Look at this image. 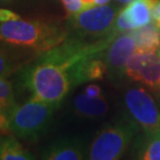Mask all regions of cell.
I'll return each mask as SVG.
<instances>
[{"label": "cell", "mask_w": 160, "mask_h": 160, "mask_svg": "<svg viewBox=\"0 0 160 160\" xmlns=\"http://www.w3.org/2000/svg\"><path fill=\"white\" fill-rule=\"evenodd\" d=\"M17 69V64L8 50L0 47V76L8 77Z\"/></svg>", "instance_id": "2e32d148"}, {"label": "cell", "mask_w": 160, "mask_h": 160, "mask_svg": "<svg viewBox=\"0 0 160 160\" xmlns=\"http://www.w3.org/2000/svg\"><path fill=\"white\" fill-rule=\"evenodd\" d=\"M134 157L142 160H160V133L145 134L134 145Z\"/></svg>", "instance_id": "4fadbf2b"}, {"label": "cell", "mask_w": 160, "mask_h": 160, "mask_svg": "<svg viewBox=\"0 0 160 160\" xmlns=\"http://www.w3.org/2000/svg\"><path fill=\"white\" fill-rule=\"evenodd\" d=\"M72 109L78 117L85 119H98L107 113L108 104L104 95L93 98L87 96L84 91L78 94L73 99Z\"/></svg>", "instance_id": "30bf717a"}, {"label": "cell", "mask_w": 160, "mask_h": 160, "mask_svg": "<svg viewBox=\"0 0 160 160\" xmlns=\"http://www.w3.org/2000/svg\"><path fill=\"white\" fill-rule=\"evenodd\" d=\"M58 106L33 98L22 105H17L9 113L11 132L24 141H38L50 126Z\"/></svg>", "instance_id": "3957f363"}, {"label": "cell", "mask_w": 160, "mask_h": 160, "mask_svg": "<svg viewBox=\"0 0 160 160\" xmlns=\"http://www.w3.org/2000/svg\"><path fill=\"white\" fill-rule=\"evenodd\" d=\"M152 19V23H154L156 27L160 30V0H157L153 6Z\"/></svg>", "instance_id": "44dd1931"}, {"label": "cell", "mask_w": 160, "mask_h": 160, "mask_svg": "<svg viewBox=\"0 0 160 160\" xmlns=\"http://www.w3.org/2000/svg\"><path fill=\"white\" fill-rule=\"evenodd\" d=\"M68 32L55 23L23 20L0 23V43L18 48L46 52L66 40Z\"/></svg>", "instance_id": "7a4b0ae2"}, {"label": "cell", "mask_w": 160, "mask_h": 160, "mask_svg": "<svg viewBox=\"0 0 160 160\" xmlns=\"http://www.w3.org/2000/svg\"><path fill=\"white\" fill-rule=\"evenodd\" d=\"M138 127L131 121L110 125L93 138L87 153V159L117 160L125 154L134 138Z\"/></svg>", "instance_id": "277c9868"}, {"label": "cell", "mask_w": 160, "mask_h": 160, "mask_svg": "<svg viewBox=\"0 0 160 160\" xmlns=\"http://www.w3.org/2000/svg\"><path fill=\"white\" fill-rule=\"evenodd\" d=\"M47 160H82L87 159L83 142L78 138H63L49 146L42 155Z\"/></svg>", "instance_id": "9c48e42d"}, {"label": "cell", "mask_w": 160, "mask_h": 160, "mask_svg": "<svg viewBox=\"0 0 160 160\" xmlns=\"http://www.w3.org/2000/svg\"><path fill=\"white\" fill-rule=\"evenodd\" d=\"M124 76L150 91H160V49L133 52L126 62Z\"/></svg>", "instance_id": "52a82bcc"}, {"label": "cell", "mask_w": 160, "mask_h": 160, "mask_svg": "<svg viewBox=\"0 0 160 160\" xmlns=\"http://www.w3.org/2000/svg\"><path fill=\"white\" fill-rule=\"evenodd\" d=\"M11 132V127H9V115L5 112L0 110V133L8 134Z\"/></svg>", "instance_id": "d6986e66"}, {"label": "cell", "mask_w": 160, "mask_h": 160, "mask_svg": "<svg viewBox=\"0 0 160 160\" xmlns=\"http://www.w3.org/2000/svg\"><path fill=\"white\" fill-rule=\"evenodd\" d=\"M135 43V51L150 52L160 49V30L154 23L130 31Z\"/></svg>", "instance_id": "7c38bea8"}, {"label": "cell", "mask_w": 160, "mask_h": 160, "mask_svg": "<svg viewBox=\"0 0 160 160\" xmlns=\"http://www.w3.org/2000/svg\"><path fill=\"white\" fill-rule=\"evenodd\" d=\"M84 93L89 97H93V98H97V97H101L103 96V91L102 88H101L98 84L95 83H91L89 86H87L85 88Z\"/></svg>", "instance_id": "ffe728a7"}, {"label": "cell", "mask_w": 160, "mask_h": 160, "mask_svg": "<svg viewBox=\"0 0 160 160\" xmlns=\"http://www.w3.org/2000/svg\"><path fill=\"white\" fill-rule=\"evenodd\" d=\"M12 1H13V0H0V5H2V4H8V3L12 2Z\"/></svg>", "instance_id": "d4e9b609"}, {"label": "cell", "mask_w": 160, "mask_h": 160, "mask_svg": "<svg viewBox=\"0 0 160 160\" xmlns=\"http://www.w3.org/2000/svg\"><path fill=\"white\" fill-rule=\"evenodd\" d=\"M116 1H118L119 3H121V4L123 5H127L128 3H130L132 0H116Z\"/></svg>", "instance_id": "cb8c5ba5"}, {"label": "cell", "mask_w": 160, "mask_h": 160, "mask_svg": "<svg viewBox=\"0 0 160 160\" xmlns=\"http://www.w3.org/2000/svg\"><path fill=\"white\" fill-rule=\"evenodd\" d=\"M133 52H135V43L130 31L115 36L104 52L108 77L111 80L120 81L125 78V64Z\"/></svg>", "instance_id": "ba28073f"}, {"label": "cell", "mask_w": 160, "mask_h": 160, "mask_svg": "<svg viewBox=\"0 0 160 160\" xmlns=\"http://www.w3.org/2000/svg\"><path fill=\"white\" fill-rule=\"evenodd\" d=\"M82 4H83L84 8H92V6H95V2L96 0H81Z\"/></svg>", "instance_id": "7402d4cb"}, {"label": "cell", "mask_w": 160, "mask_h": 160, "mask_svg": "<svg viewBox=\"0 0 160 160\" xmlns=\"http://www.w3.org/2000/svg\"><path fill=\"white\" fill-rule=\"evenodd\" d=\"M110 1H112V0H96L95 5H105V4H108Z\"/></svg>", "instance_id": "603a6c76"}, {"label": "cell", "mask_w": 160, "mask_h": 160, "mask_svg": "<svg viewBox=\"0 0 160 160\" xmlns=\"http://www.w3.org/2000/svg\"><path fill=\"white\" fill-rule=\"evenodd\" d=\"M18 19H21V17L17 13L11 11V9L0 8V23L13 21V20H18Z\"/></svg>", "instance_id": "ac0fdd59"}, {"label": "cell", "mask_w": 160, "mask_h": 160, "mask_svg": "<svg viewBox=\"0 0 160 160\" xmlns=\"http://www.w3.org/2000/svg\"><path fill=\"white\" fill-rule=\"evenodd\" d=\"M156 1L157 0H132L125 6V13L133 30L152 23L153 6Z\"/></svg>", "instance_id": "8fae6325"}, {"label": "cell", "mask_w": 160, "mask_h": 160, "mask_svg": "<svg viewBox=\"0 0 160 160\" xmlns=\"http://www.w3.org/2000/svg\"><path fill=\"white\" fill-rule=\"evenodd\" d=\"M68 17H72L84 9L81 0H60Z\"/></svg>", "instance_id": "e0dca14e"}, {"label": "cell", "mask_w": 160, "mask_h": 160, "mask_svg": "<svg viewBox=\"0 0 160 160\" xmlns=\"http://www.w3.org/2000/svg\"><path fill=\"white\" fill-rule=\"evenodd\" d=\"M120 8L114 5H95L72 17H69V25L74 36L81 39L92 37L99 40L114 33V24Z\"/></svg>", "instance_id": "5b68a950"}, {"label": "cell", "mask_w": 160, "mask_h": 160, "mask_svg": "<svg viewBox=\"0 0 160 160\" xmlns=\"http://www.w3.org/2000/svg\"><path fill=\"white\" fill-rule=\"evenodd\" d=\"M33 155L23 148L17 139L6 134L0 136V160H31Z\"/></svg>", "instance_id": "5bb4252c"}, {"label": "cell", "mask_w": 160, "mask_h": 160, "mask_svg": "<svg viewBox=\"0 0 160 160\" xmlns=\"http://www.w3.org/2000/svg\"><path fill=\"white\" fill-rule=\"evenodd\" d=\"M116 35L100 40H85L72 36L54 48L39 53L34 63L21 72L24 87L31 98L58 104L74 87L73 72L76 67L86 57L107 50Z\"/></svg>", "instance_id": "6da1fadb"}, {"label": "cell", "mask_w": 160, "mask_h": 160, "mask_svg": "<svg viewBox=\"0 0 160 160\" xmlns=\"http://www.w3.org/2000/svg\"><path fill=\"white\" fill-rule=\"evenodd\" d=\"M123 104L129 121L145 134L160 133V110L147 87L128 88L124 93Z\"/></svg>", "instance_id": "8992f818"}, {"label": "cell", "mask_w": 160, "mask_h": 160, "mask_svg": "<svg viewBox=\"0 0 160 160\" xmlns=\"http://www.w3.org/2000/svg\"><path fill=\"white\" fill-rule=\"evenodd\" d=\"M16 106L15 93L12 83L6 79V77L0 76V110L9 115Z\"/></svg>", "instance_id": "9a60e30c"}]
</instances>
